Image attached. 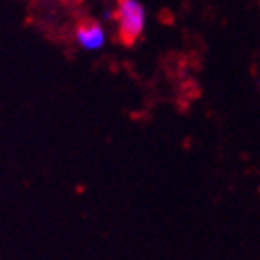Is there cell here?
I'll return each mask as SVG.
<instances>
[{"instance_id":"1","label":"cell","mask_w":260,"mask_h":260,"mask_svg":"<svg viewBox=\"0 0 260 260\" xmlns=\"http://www.w3.org/2000/svg\"><path fill=\"white\" fill-rule=\"evenodd\" d=\"M115 22L118 24V39L125 46L135 45L146 28V10L139 0H116Z\"/></svg>"},{"instance_id":"2","label":"cell","mask_w":260,"mask_h":260,"mask_svg":"<svg viewBox=\"0 0 260 260\" xmlns=\"http://www.w3.org/2000/svg\"><path fill=\"white\" fill-rule=\"evenodd\" d=\"M74 39L83 50L98 52L105 46L107 35H105V28L96 19H85L76 26Z\"/></svg>"}]
</instances>
